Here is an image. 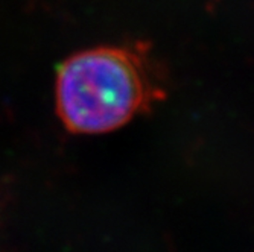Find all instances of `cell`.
Here are the masks:
<instances>
[{
	"label": "cell",
	"mask_w": 254,
	"mask_h": 252,
	"mask_svg": "<svg viewBox=\"0 0 254 252\" xmlns=\"http://www.w3.org/2000/svg\"><path fill=\"white\" fill-rule=\"evenodd\" d=\"M165 98V76L140 43L76 52L57 72V114L72 134L116 131Z\"/></svg>",
	"instance_id": "6da1fadb"
}]
</instances>
